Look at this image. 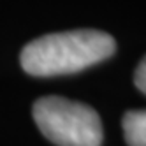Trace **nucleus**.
<instances>
[{
	"label": "nucleus",
	"instance_id": "1",
	"mask_svg": "<svg viewBox=\"0 0 146 146\" xmlns=\"http://www.w3.org/2000/svg\"><path fill=\"white\" fill-rule=\"evenodd\" d=\"M114 49L109 34L90 28L70 30L28 42L21 51V65L32 76L72 74L109 58Z\"/></svg>",
	"mask_w": 146,
	"mask_h": 146
},
{
	"label": "nucleus",
	"instance_id": "2",
	"mask_svg": "<svg viewBox=\"0 0 146 146\" xmlns=\"http://www.w3.org/2000/svg\"><path fill=\"white\" fill-rule=\"evenodd\" d=\"M39 130L56 146H100L102 121L95 109L65 97H40L34 104Z\"/></svg>",
	"mask_w": 146,
	"mask_h": 146
},
{
	"label": "nucleus",
	"instance_id": "3",
	"mask_svg": "<svg viewBox=\"0 0 146 146\" xmlns=\"http://www.w3.org/2000/svg\"><path fill=\"white\" fill-rule=\"evenodd\" d=\"M123 134L129 146H146V109L129 111L125 114Z\"/></svg>",
	"mask_w": 146,
	"mask_h": 146
},
{
	"label": "nucleus",
	"instance_id": "4",
	"mask_svg": "<svg viewBox=\"0 0 146 146\" xmlns=\"http://www.w3.org/2000/svg\"><path fill=\"white\" fill-rule=\"evenodd\" d=\"M134 83L144 95H146V56L141 60V64L135 69V74H134Z\"/></svg>",
	"mask_w": 146,
	"mask_h": 146
}]
</instances>
